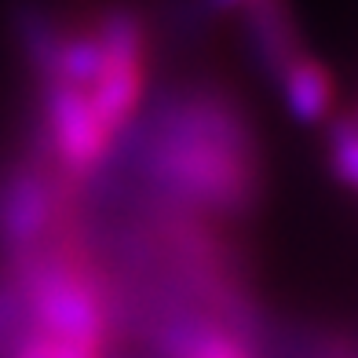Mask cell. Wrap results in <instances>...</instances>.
Instances as JSON below:
<instances>
[{"label":"cell","mask_w":358,"mask_h":358,"mask_svg":"<svg viewBox=\"0 0 358 358\" xmlns=\"http://www.w3.org/2000/svg\"><path fill=\"white\" fill-rule=\"evenodd\" d=\"M44 150L0 172V259L11 264L77 220V198Z\"/></svg>","instance_id":"cell-2"},{"label":"cell","mask_w":358,"mask_h":358,"mask_svg":"<svg viewBox=\"0 0 358 358\" xmlns=\"http://www.w3.org/2000/svg\"><path fill=\"white\" fill-rule=\"evenodd\" d=\"M110 169H128L146 198L205 220H245L264 205V143L231 88L176 80L143 103Z\"/></svg>","instance_id":"cell-1"},{"label":"cell","mask_w":358,"mask_h":358,"mask_svg":"<svg viewBox=\"0 0 358 358\" xmlns=\"http://www.w3.org/2000/svg\"><path fill=\"white\" fill-rule=\"evenodd\" d=\"M329 172L344 190L358 187V132H355V113L340 110L329 121Z\"/></svg>","instance_id":"cell-7"},{"label":"cell","mask_w":358,"mask_h":358,"mask_svg":"<svg viewBox=\"0 0 358 358\" xmlns=\"http://www.w3.org/2000/svg\"><path fill=\"white\" fill-rule=\"evenodd\" d=\"M241 15H245V41L256 66L278 85L289 62L303 52V37L296 26V15H292V4L289 0H252Z\"/></svg>","instance_id":"cell-5"},{"label":"cell","mask_w":358,"mask_h":358,"mask_svg":"<svg viewBox=\"0 0 358 358\" xmlns=\"http://www.w3.org/2000/svg\"><path fill=\"white\" fill-rule=\"evenodd\" d=\"M0 358H106L103 348L92 344H73V340H55L37 329H26Z\"/></svg>","instance_id":"cell-8"},{"label":"cell","mask_w":358,"mask_h":358,"mask_svg":"<svg viewBox=\"0 0 358 358\" xmlns=\"http://www.w3.org/2000/svg\"><path fill=\"white\" fill-rule=\"evenodd\" d=\"M205 15H234V11H245L252 0H198Z\"/></svg>","instance_id":"cell-10"},{"label":"cell","mask_w":358,"mask_h":358,"mask_svg":"<svg viewBox=\"0 0 358 358\" xmlns=\"http://www.w3.org/2000/svg\"><path fill=\"white\" fill-rule=\"evenodd\" d=\"M41 85V150L48 161L70 179L85 187L110 172L117 132L95 113L88 88L66 80H37Z\"/></svg>","instance_id":"cell-3"},{"label":"cell","mask_w":358,"mask_h":358,"mask_svg":"<svg viewBox=\"0 0 358 358\" xmlns=\"http://www.w3.org/2000/svg\"><path fill=\"white\" fill-rule=\"evenodd\" d=\"M26 329H29V322H26L22 296H19V289H15V282L0 271V355H4Z\"/></svg>","instance_id":"cell-9"},{"label":"cell","mask_w":358,"mask_h":358,"mask_svg":"<svg viewBox=\"0 0 358 358\" xmlns=\"http://www.w3.org/2000/svg\"><path fill=\"white\" fill-rule=\"evenodd\" d=\"M92 26L103 44V70L92 80L88 99H92L95 113L121 136L139 113V106L146 103L150 26L128 4H110Z\"/></svg>","instance_id":"cell-4"},{"label":"cell","mask_w":358,"mask_h":358,"mask_svg":"<svg viewBox=\"0 0 358 358\" xmlns=\"http://www.w3.org/2000/svg\"><path fill=\"white\" fill-rule=\"evenodd\" d=\"M285 110L296 124H325L336 113V80L333 70L311 52H300L278 77Z\"/></svg>","instance_id":"cell-6"}]
</instances>
